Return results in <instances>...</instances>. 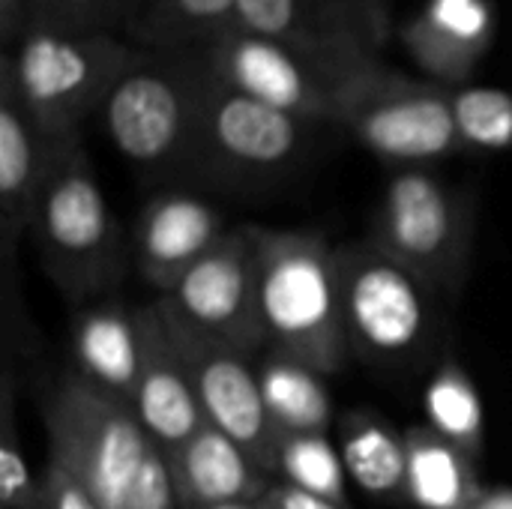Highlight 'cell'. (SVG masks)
Segmentation results:
<instances>
[{
    "label": "cell",
    "mask_w": 512,
    "mask_h": 509,
    "mask_svg": "<svg viewBox=\"0 0 512 509\" xmlns=\"http://www.w3.org/2000/svg\"><path fill=\"white\" fill-rule=\"evenodd\" d=\"M405 450V501L417 509H477L486 498L477 459L432 426H411L405 432Z\"/></svg>",
    "instance_id": "cell-19"
},
{
    "label": "cell",
    "mask_w": 512,
    "mask_h": 509,
    "mask_svg": "<svg viewBox=\"0 0 512 509\" xmlns=\"http://www.w3.org/2000/svg\"><path fill=\"white\" fill-rule=\"evenodd\" d=\"M477 509H512V489L486 492V498L477 504Z\"/></svg>",
    "instance_id": "cell-33"
},
{
    "label": "cell",
    "mask_w": 512,
    "mask_h": 509,
    "mask_svg": "<svg viewBox=\"0 0 512 509\" xmlns=\"http://www.w3.org/2000/svg\"><path fill=\"white\" fill-rule=\"evenodd\" d=\"M138 0H33L36 24L69 30H99L126 39Z\"/></svg>",
    "instance_id": "cell-28"
},
{
    "label": "cell",
    "mask_w": 512,
    "mask_h": 509,
    "mask_svg": "<svg viewBox=\"0 0 512 509\" xmlns=\"http://www.w3.org/2000/svg\"><path fill=\"white\" fill-rule=\"evenodd\" d=\"M339 444L348 477L366 495L381 501H405V435L372 411H348L339 420Z\"/></svg>",
    "instance_id": "cell-20"
},
{
    "label": "cell",
    "mask_w": 512,
    "mask_h": 509,
    "mask_svg": "<svg viewBox=\"0 0 512 509\" xmlns=\"http://www.w3.org/2000/svg\"><path fill=\"white\" fill-rule=\"evenodd\" d=\"M165 456L180 509L261 501L273 486V477L237 441L210 423Z\"/></svg>",
    "instance_id": "cell-17"
},
{
    "label": "cell",
    "mask_w": 512,
    "mask_h": 509,
    "mask_svg": "<svg viewBox=\"0 0 512 509\" xmlns=\"http://www.w3.org/2000/svg\"><path fill=\"white\" fill-rule=\"evenodd\" d=\"M138 312L141 330V372L132 396V411L153 435V441L171 453L189 441L207 420L192 390L189 369L183 363L174 324L168 321L159 300Z\"/></svg>",
    "instance_id": "cell-14"
},
{
    "label": "cell",
    "mask_w": 512,
    "mask_h": 509,
    "mask_svg": "<svg viewBox=\"0 0 512 509\" xmlns=\"http://www.w3.org/2000/svg\"><path fill=\"white\" fill-rule=\"evenodd\" d=\"M423 12L438 27H444L447 33H453L471 45L489 48V42H492L495 15H492L489 0H429L423 6Z\"/></svg>",
    "instance_id": "cell-29"
},
{
    "label": "cell",
    "mask_w": 512,
    "mask_h": 509,
    "mask_svg": "<svg viewBox=\"0 0 512 509\" xmlns=\"http://www.w3.org/2000/svg\"><path fill=\"white\" fill-rule=\"evenodd\" d=\"M309 129V120L264 105L207 69L192 180L222 189L270 186L303 159Z\"/></svg>",
    "instance_id": "cell-9"
},
{
    "label": "cell",
    "mask_w": 512,
    "mask_h": 509,
    "mask_svg": "<svg viewBox=\"0 0 512 509\" xmlns=\"http://www.w3.org/2000/svg\"><path fill=\"white\" fill-rule=\"evenodd\" d=\"M45 426L48 462L72 474L99 509H180L168 456L129 402L69 369Z\"/></svg>",
    "instance_id": "cell-1"
},
{
    "label": "cell",
    "mask_w": 512,
    "mask_h": 509,
    "mask_svg": "<svg viewBox=\"0 0 512 509\" xmlns=\"http://www.w3.org/2000/svg\"><path fill=\"white\" fill-rule=\"evenodd\" d=\"M225 234V216L213 204L189 192H162L138 213L132 237L135 267L162 297Z\"/></svg>",
    "instance_id": "cell-16"
},
{
    "label": "cell",
    "mask_w": 512,
    "mask_h": 509,
    "mask_svg": "<svg viewBox=\"0 0 512 509\" xmlns=\"http://www.w3.org/2000/svg\"><path fill=\"white\" fill-rule=\"evenodd\" d=\"M474 198L429 168H399L372 222V243L438 294H459L474 255Z\"/></svg>",
    "instance_id": "cell-7"
},
{
    "label": "cell",
    "mask_w": 512,
    "mask_h": 509,
    "mask_svg": "<svg viewBox=\"0 0 512 509\" xmlns=\"http://www.w3.org/2000/svg\"><path fill=\"white\" fill-rule=\"evenodd\" d=\"M198 509H267L264 498L261 501H231V504H213V507H198Z\"/></svg>",
    "instance_id": "cell-34"
},
{
    "label": "cell",
    "mask_w": 512,
    "mask_h": 509,
    "mask_svg": "<svg viewBox=\"0 0 512 509\" xmlns=\"http://www.w3.org/2000/svg\"><path fill=\"white\" fill-rule=\"evenodd\" d=\"M174 333L204 420L237 441L270 477H276L282 432L267 411L258 369L249 363V354L186 336L177 327Z\"/></svg>",
    "instance_id": "cell-13"
},
{
    "label": "cell",
    "mask_w": 512,
    "mask_h": 509,
    "mask_svg": "<svg viewBox=\"0 0 512 509\" xmlns=\"http://www.w3.org/2000/svg\"><path fill=\"white\" fill-rule=\"evenodd\" d=\"M399 36H402L408 57L423 72V78L435 81L441 87H465L486 54V48L471 45V42L447 33L444 27H438L423 9L414 12L402 24Z\"/></svg>",
    "instance_id": "cell-24"
},
{
    "label": "cell",
    "mask_w": 512,
    "mask_h": 509,
    "mask_svg": "<svg viewBox=\"0 0 512 509\" xmlns=\"http://www.w3.org/2000/svg\"><path fill=\"white\" fill-rule=\"evenodd\" d=\"M72 372L111 396L132 402L141 372L138 312L117 300H102L78 312L72 324Z\"/></svg>",
    "instance_id": "cell-18"
},
{
    "label": "cell",
    "mask_w": 512,
    "mask_h": 509,
    "mask_svg": "<svg viewBox=\"0 0 512 509\" xmlns=\"http://www.w3.org/2000/svg\"><path fill=\"white\" fill-rule=\"evenodd\" d=\"M423 408H426V426H432L438 435H444L474 459L483 456V444H486L483 399L474 378L465 372V366L456 357H447L435 369L423 396Z\"/></svg>",
    "instance_id": "cell-23"
},
{
    "label": "cell",
    "mask_w": 512,
    "mask_h": 509,
    "mask_svg": "<svg viewBox=\"0 0 512 509\" xmlns=\"http://www.w3.org/2000/svg\"><path fill=\"white\" fill-rule=\"evenodd\" d=\"M198 54L216 78L264 105L309 123H333L336 117L339 87L333 78L285 42L249 33L234 24Z\"/></svg>",
    "instance_id": "cell-12"
},
{
    "label": "cell",
    "mask_w": 512,
    "mask_h": 509,
    "mask_svg": "<svg viewBox=\"0 0 512 509\" xmlns=\"http://www.w3.org/2000/svg\"><path fill=\"white\" fill-rule=\"evenodd\" d=\"M258 381L267 411L282 435L330 429L333 402L324 387V375L270 351V357L258 366Z\"/></svg>",
    "instance_id": "cell-22"
},
{
    "label": "cell",
    "mask_w": 512,
    "mask_h": 509,
    "mask_svg": "<svg viewBox=\"0 0 512 509\" xmlns=\"http://www.w3.org/2000/svg\"><path fill=\"white\" fill-rule=\"evenodd\" d=\"M69 138L75 135L48 132L0 72V255H18L45 177Z\"/></svg>",
    "instance_id": "cell-15"
},
{
    "label": "cell",
    "mask_w": 512,
    "mask_h": 509,
    "mask_svg": "<svg viewBox=\"0 0 512 509\" xmlns=\"http://www.w3.org/2000/svg\"><path fill=\"white\" fill-rule=\"evenodd\" d=\"M258 315L264 345L318 375L351 357L336 249L321 231L258 228Z\"/></svg>",
    "instance_id": "cell-2"
},
{
    "label": "cell",
    "mask_w": 512,
    "mask_h": 509,
    "mask_svg": "<svg viewBox=\"0 0 512 509\" xmlns=\"http://www.w3.org/2000/svg\"><path fill=\"white\" fill-rule=\"evenodd\" d=\"M453 114L465 147L512 150L510 87H453Z\"/></svg>",
    "instance_id": "cell-27"
},
{
    "label": "cell",
    "mask_w": 512,
    "mask_h": 509,
    "mask_svg": "<svg viewBox=\"0 0 512 509\" xmlns=\"http://www.w3.org/2000/svg\"><path fill=\"white\" fill-rule=\"evenodd\" d=\"M15 360L0 375V509H36L39 477L30 471L15 423Z\"/></svg>",
    "instance_id": "cell-26"
},
{
    "label": "cell",
    "mask_w": 512,
    "mask_h": 509,
    "mask_svg": "<svg viewBox=\"0 0 512 509\" xmlns=\"http://www.w3.org/2000/svg\"><path fill=\"white\" fill-rule=\"evenodd\" d=\"M207 66L198 51L138 48L102 105L114 150L147 180H192Z\"/></svg>",
    "instance_id": "cell-3"
},
{
    "label": "cell",
    "mask_w": 512,
    "mask_h": 509,
    "mask_svg": "<svg viewBox=\"0 0 512 509\" xmlns=\"http://www.w3.org/2000/svg\"><path fill=\"white\" fill-rule=\"evenodd\" d=\"M36 24L33 0H0V45L9 51Z\"/></svg>",
    "instance_id": "cell-31"
},
{
    "label": "cell",
    "mask_w": 512,
    "mask_h": 509,
    "mask_svg": "<svg viewBox=\"0 0 512 509\" xmlns=\"http://www.w3.org/2000/svg\"><path fill=\"white\" fill-rule=\"evenodd\" d=\"M36 509H99V504L90 498V492L72 474H66L60 465L48 462L45 471L39 474Z\"/></svg>",
    "instance_id": "cell-30"
},
{
    "label": "cell",
    "mask_w": 512,
    "mask_h": 509,
    "mask_svg": "<svg viewBox=\"0 0 512 509\" xmlns=\"http://www.w3.org/2000/svg\"><path fill=\"white\" fill-rule=\"evenodd\" d=\"M237 27L285 42L342 90L384 63L393 33L387 0H234Z\"/></svg>",
    "instance_id": "cell-10"
},
{
    "label": "cell",
    "mask_w": 512,
    "mask_h": 509,
    "mask_svg": "<svg viewBox=\"0 0 512 509\" xmlns=\"http://www.w3.org/2000/svg\"><path fill=\"white\" fill-rule=\"evenodd\" d=\"M351 354L375 366H414L438 330V291L372 240L336 249Z\"/></svg>",
    "instance_id": "cell-6"
},
{
    "label": "cell",
    "mask_w": 512,
    "mask_h": 509,
    "mask_svg": "<svg viewBox=\"0 0 512 509\" xmlns=\"http://www.w3.org/2000/svg\"><path fill=\"white\" fill-rule=\"evenodd\" d=\"M333 123L399 168H429L465 150L453 114V87L408 78L387 63L363 72L342 90Z\"/></svg>",
    "instance_id": "cell-8"
},
{
    "label": "cell",
    "mask_w": 512,
    "mask_h": 509,
    "mask_svg": "<svg viewBox=\"0 0 512 509\" xmlns=\"http://www.w3.org/2000/svg\"><path fill=\"white\" fill-rule=\"evenodd\" d=\"M234 24V0H138L126 39L150 51H204Z\"/></svg>",
    "instance_id": "cell-21"
},
{
    "label": "cell",
    "mask_w": 512,
    "mask_h": 509,
    "mask_svg": "<svg viewBox=\"0 0 512 509\" xmlns=\"http://www.w3.org/2000/svg\"><path fill=\"white\" fill-rule=\"evenodd\" d=\"M264 507L267 509H351L348 504H339V501H330V498H321V495H312V492H303V489H294L288 483H273L270 492L264 495Z\"/></svg>",
    "instance_id": "cell-32"
},
{
    "label": "cell",
    "mask_w": 512,
    "mask_h": 509,
    "mask_svg": "<svg viewBox=\"0 0 512 509\" xmlns=\"http://www.w3.org/2000/svg\"><path fill=\"white\" fill-rule=\"evenodd\" d=\"M156 300L180 333L240 354L258 351L264 330L258 315L255 225L231 228Z\"/></svg>",
    "instance_id": "cell-11"
},
{
    "label": "cell",
    "mask_w": 512,
    "mask_h": 509,
    "mask_svg": "<svg viewBox=\"0 0 512 509\" xmlns=\"http://www.w3.org/2000/svg\"><path fill=\"white\" fill-rule=\"evenodd\" d=\"M45 276L75 303L111 297L123 282L120 225L105 201L81 135L69 138L39 192L27 228Z\"/></svg>",
    "instance_id": "cell-4"
},
{
    "label": "cell",
    "mask_w": 512,
    "mask_h": 509,
    "mask_svg": "<svg viewBox=\"0 0 512 509\" xmlns=\"http://www.w3.org/2000/svg\"><path fill=\"white\" fill-rule=\"evenodd\" d=\"M135 54L138 45L117 33L33 24L0 54V72L30 114L66 138L81 135V123L102 111Z\"/></svg>",
    "instance_id": "cell-5"
},
{
    "label": "cell",
    "mask_w": 512,
    "mask_h": 509,
    "mask_svg": "<svg viewBox=\"0 0 512 509\" xmlns=\"http://www.w3.org/2000/svg\"><path fill=\"white\" fill-rule=\"evenodd\" d=\"M276 477L294 489L348 504V471L327 432L282 435L276 453Z\"/></svg>",
    "instance_id": "cell-25"
}]
</instances>
